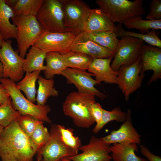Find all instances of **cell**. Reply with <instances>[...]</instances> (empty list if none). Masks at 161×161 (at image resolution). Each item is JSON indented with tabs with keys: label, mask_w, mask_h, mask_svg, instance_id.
Segmentation results:
<instances>
[{
	"label": "cell",
	"mask_w": 161,
	"mask_h": 161,
	"mask_svg": "<svg viewBox=\"0 0 161 161\" xmlns=\"http://www.w3.org/2000/svg\"><path fill=\"white\" fill-rule=\"evenodd\" d=\"M61 54L67 67L85 71L93 58L81 52L70 50Z\"/></svg>",
	"instance_id": "obj_27"
},
{
	"label": "cell",
	"mask_w": 161,
	"mask_h": 161,
	"mask_svg": "<svg viewBox=\"0 0 161 161\" xmlns=\"http://www.w3.org/2000/svg\"><path fill=\"white\" fill-rule=\"evenodd\" d=\"M141 73L144 74L147 70L154 71L148 84L161 78V48L143 44L140 52Z\"/></svg>",
	"instance_id": "obj_16"
},
{
	"label": "cell",
	"mask_w": 161,
	"mask_h": 161,
	"mask_svg": "<svg viewBox=\"0 0 161 161\" xmlns=\"http://www.w3.org/2000/svg\"><path fill=\"white\" fill-rule=\"evenodd\" d=\"M11 43L10 39L3 41L0 48V61L3 68L2 78L16 82L19 81L23 78L24 58L14 50Z\"/></svg>",
	"instance_id": "obj_8"
},
{
	"label": "cell",
	"mask_w": 161,
	"mask_h": 161,
	"mask_svg": "<svg viewBox=\"0 0 161 161\" xmlns=\"http://www.w3.org/2000/svg\"><path fill=\"white\" fill-rule=\"evenodd\" d=\"M61 75L66 79L68 84H73L78 89L79 93L91 95L103 100L106 96L95 87L99 84L92 78L93 75L85 71L67 67Z\"/></svg>",
	"instance_id": "obj_12"
},
{
	"label": "cell",
	"mask_w": 161,
	"mask_h": 161,
	"mask_svg": "<svg viewBox=\"0 0 161 161\" xmlns=\"http://www.w3.org/2000/svg\"><path fill=\"white\" fill-rule=\"evenodd\" d=\"M47 53L34 45L32 46L24 58L23 65L24 72L45 70L46 67L44 65V63Z\"/></svg>",
	"instance_id": "obj_22"
},
{
	"label": "cell",
	"mask_w": 161,
	"mask_h": 161,
	"mask_svg": "<svg viewBox=\"0 0 161 161\" xmlns=\"http://www.w3.org/2000/svg\"><path fill=\"white\" fill-rule=\"evenodd\" d=\"M112 58H94L89 65L87 70L95 77L99 84L104 82L117 84L118 71H114L111 67Z\"/></svg>",
	"instance_id": "obj_18"
},
{
	"label": "cell",
	"mask_w": 161,
	"mask_h": 161,
	"mask_svg": "<svg viewBox=\"0 0 161 161\" xmlns=\"http://www.w3.org/2000/svg\"><path fill=\"white\" fill-rule=\"evenodd\" d=\"M35 16L45 31L65 32L63 12L60 0H43Z\"/></svg>",
	"instance_id": "obj_7"
},
{
	"label": "cell",
	"mask_w": 161,
	"mask_h": 161,
	"mask_svg": "<svg viewBox=\"0 0 161 161\" xmlns=\"http://www.w3.org/2000/svg\"><path fill=\"white\" fill-rule=\"evenodd\" d=\"M58 126L63 141L78 154L79 148L81 146V142L78 137L74 135L73 129L66 128L64 126L60 125H58Z\"/></svg>",
	"instance_id": "obj_34"
},
{
	"label": "cell",
	"mask_w": 161,
	"mask_h": 161,
	"mask_svg": "<svg viewBox=\"0 0 161 161\" xmlns=\"http://www.w3.org/2000/svg\"><path fill=\"white\" fill-rule=\"evenodd\" d=\"M21 115L20 113L13 107L10 97L0 105V125L4 128L8 126Z\"/></svg>",
	"instance_id": "obj_32"
},
{
	"label": "cell",
	"mask_w": 161,
	"mask_h": 161,
	"mask_svg": "<svg viewBox=\"0 0 161 161\" xmlns=\"http://www.w3.org/2000/svg\"><path fill=\"white\" fill-rule=\"evenodd\" d=\"M86 37L100 45L115 52L119 39L114 32L104 31L87 32H82Z\"/></svg>",
	"instance_id": "obj_24"
},
{
	"label": "cell",
	"mask_w": 161,
	"mask_h": 161,
	"mask_svg": "<svg viewBox=\"0 0 161 161\" xmlns=\"http://www.w3.org/2000/svg\"><path fill=\"white\" fill-rule=\"evenodd\" d=\"M140 148L141 154L148 161H161V157L153 154L146 146L143 145H140Z\"/></svg>",
	"instance_id": "obj_38"
},
{
	"label": "cell",
	"mask_w": 161,
	"mask_h": 161,
	"mask_svg": "<svg viewBox=\"0 0 161 161\" xmlns=\"http://www.w3.org/2000/svg\"><path fill=\"white\" fill-rule=\"evenodd\" d=\"M144 42L141 39L132 37H121L110 65L112 69L118 71L121 66L130 65L136 61L140 57Z\"/></svg>",
	"instance_id": "obj_9"
},
{
	"label": "cell",
	"mask_w": 161,
	"mask_h": 161,
	"mask_svg": "<svg viewBox=\"0 0 161 161\" xmlns=\"http://www.w3.org/2000/svg\"><path fill=\"white\" fill-rule=\"evenodd\" d=\"M10 97L7 91L1 84H0V105L3 104Z\"/></svg>",
	"instance_id": "obj_39"
},
{
	"label": "cell",
	"mask_w": 161,
	"mask_h": 161,
	"mask_svg": "<svg viewBox=\"0 0 161 161\" xmlns=\"http://www.w3.org/2000/svg\"><path fill=\"white\" fill-rule=\"evenodd\" d=\"M127 112L126 119L119 129L100 138L105 143L109 145L115 143L140 145L141 136L133 125L131 110L128 109Z\"/></svg>",
	"instance_id": "obj_15"
},
{
	"label": "cell",
	"mask_w": 161,
	"mask_h": 161,
	"mask_svg": "<svg viewBox=\"0 0 161 161\" xmlns=\"http://www.w3.org/2000/svg\"><path fill=\"white\" fill-rule=\"evenodd\" d=\"M49 138L38 153L41 156V161H59L64 157H69L78 154L63 141L58 125H52Z\"/></svg>",
	"instance_id": "obj_10"
},
{
	"label": "cell",
	"mask_w": 161,
	"mask_h": 161,
	"mask_svg": "<svg viewBox=\"0 0 161 161\" xmlns=\"http://www.w3.org/2000/svg\"><path fill=\"white\" fill-rule=\"evenodd\" d=\"M37 161H41V157L40 156H37Z\"/></svg>",
	"instance_id": "obj_44"
},
{
	"label": "cell",
	"mask_w": 161,
	"mask_h": 161,
	"mask_svg": "<svg viewBox=\"0 0 161 161\" xmlns=\"http://www.w3.org/2000/svg\"><path fill=\"white\" fill-rule=\"evenodd\" d=\"M63 12L65 32L76 35L84 31V26L91 9L80 0H60Z\"/></svg>",
	"instance_id": "obj_6"
},
{
	"label": "cell",
	"mask_w": 161,
	"mask_h": 161,
	"mask_svg": "<svg viewBox=\"0 0 161 161\" xmlns=\"http://www.w3.org/2000/svg\"><path fill=\"white\" fill-rule=\"evenodd\" d=\"M95 96L73 92L66 97L63 104L64 114L72 118L78 127L89 128L95 121L90 111V106L96 102Z\"/></svg>",
	"instance_id": "obj_2"
},
{
	"label": "cell",
	"mask_w": 161,
	"mask_h": 161,
	"mask_svg": "<svg viewBox=\"0 0 161 161\" xmlns=\"http://www.w3.org/2000/svg\"><path fill=\"white\" fill-rule=\"evenodd\" d=\"M41 72L37 70L26 72L24 77L16 84L18 88L22 91L26 98L33 103L36 101V82Z\"/></svg>",
	"instance_id": "obj_28"
},
{
	"label": "cell",
	"mask_w": 161,
	"mask_h": 161,
	"mask_svg": "<svg viewBox=\"0 0 161 161\" xmlns=\"http://www.w3.org/2000/svg\"><path fill=\"white\" fill-rule=\"evenodd\" d=\"M70 50L81 52L93 58H113L115 53L86 37L82 32L76 35Z\"/></svg>",
	"instance_id": "obj_17"
},
{
	"label": "cell",
	"mask_w": 161,
	"mask_h": 161,
	"mask_svg": "<svg viewBox=\"0 0 161 161\" xmlns=\"http://www.w3.org/2000/svg\"><path fill=\"white\" fill-rule=\"evenodd\" d=\"M4 40V38L0 32V48L1 47Z\"/></svg>",
	"instance_id": "obj_41"
},
{
	"label": "cell",
	"mask_w": 161,
	"mask_h": 161,
	"mask_svg": "<svg viewBox=\"0 0 161 161\" xmlns=\"http://www.w3.org/2000/svg\"><path fill=\"white\" fill-rule=\"evenodd\" d=\"M103 108L101 105L96 102L92 104L90 106L91 114L96 124L100 123L103 114Z\"/></svg>",
	"instance_id": "obj_37"
},
{
	"label": "cell",
	"mask_w": 161,
	"mask_h": 161,
	"mask_svg": "<svg viewBox=\"0 0 161 161\" xmlns=\"http://www.w3.org/2000/svg\"><path fill=\"white\" fill-rule=\"evenodd\" d=\"M117 26L115 33L117 37L124 36L132 37L142 40L149 45L161 48V40L156 30H152L146 34H142L124 30L121 25Z\"/></svg>",
	"instance_id": "obj_29"
},
{
	"label": "cell",
	"mask_w": 161,
	"mask_h": 161,
	"mask_svg": "<svg viewBox=\"0 0 161 161\" xmlns=\"http://www.w3.org/2000/svg\"><path fill=\"white\" fill-rule=\"evenodd\" d=\"M45 61L46 69L44 71L45 78L53 79L56 75H61L66 67L62 55L56 52L47 53Z\"/></svg>",
	"instance_id": "obj_25"
},
{
	"label": "cell",
	"mask_w": 161,
	"mask_h": 161,
	"mask_svg": "<svg viewBox=\"0 0 161 161\" xmlns=\"http://www.w3.org/2000/svg\"><path fill=\"white\" fill-rule=\"evenodd\" d=\"M117 26L99 8L91 9L84 26V31L115 32Z\"/></svg>",
	"instance_id": "obj_19"
},
{
	"label": "cell",
	"mask_w": 161,
	"mask_h": 161,
	"mask_svg": "<svg viewBox=\"0 0 161 161\" xmlns=\"http://www.w3.org/2000/svg\"><path fill=\"white\" fill-rule=\"evenodd\" d=\"M0 82L9 93L13 107L21 115H29L40 120L51 123L47 115L51 110L48 105L40 106L35 104L24 96L15 82L9 79L1 78Z\"/></svg>",
	"instance_id": "obj_5"
},
{
	"label": "cell",
	"mask_w": 161,
	"mask_h": 161,
	"mask_svg": "<svg viewBox=\"0 0 161 161\" xmlns=\"http://www.w3.org/2000/svg\"><path fill=\"white\" fill-rule=\"evenodd\" d=\"M140 56L135 62L121 66L118 71L117 83L126 101L130 95L140 88L145 75L141 73Z\"/></svg>",
	"instance_id": "obj_11"
},
{
	"label": "cell",
	"mask_w": 161,
	"mask_h": 161,
	"mask_svg": "<svg viewBox=\"0 0 161 161\" xmlns=\"http://www.w3.org/2000/svg\"><path fill=\"white\" fill-rule=\"evenodd\" d=\"M36 153L35 145L16 120L3 128L0 135L1 161H33Z\"/></svg>",
	"instance_id": "obj_1"
},
{
	"label": "cell",
	"mask_w": 161,
	"mask_h": 161,
	"mask_svg": "<svg viewBox=\"0 0 161 161\" xmlns=\"http://www.w3.org/2000/svg\"><path fill=\"white\" fill-rule=\"evenodd\" d=\"M95 2L114 24L121 25L130 19L145 13L143 0H97Z\"/></svg>",
	"instance_id": "obj_3"
},
{
	"label": "cell",
	"mask_w": 161,
	"mask_h": 161,
	"mask_svg": "<svg viewBox=\"0 0 161 161\" xmlns=\"http://www.w3.org/2000/svg\"><path fill=\"white\" fill-rule=\"evenodd\" d=\"M149 12L145 17L146 20L161 19V0H152L149 5Z\"/></svg>",
	"instance_id": "obj_36"
},
{
	"label": "cell",
	"mask_w": 161,
	"mask_h": 161,
	"mask_svg": "<svg viewBox=\"0 0 161 161\" xmlns=\"http://www.w3.org/2000/svg\"><path fill=\"white\" fill-rule=\"evenodd\" d=\"M76 36L69 32H51L45 31L34 45L46 52H56L61 54L70 50V47Z\"/></svg>",
	"instance_id": "obj_13"
},
{
	"label": "cell",
	"mask_w": 161,
	"mask_h": 161,
	"mask_svg": "<svg viewBox=\"0 0 161 161\" xmlns=\"http://www.w3.org/2000/svg\"><path fill=\"white\" fill-rule=\"evenodd\" d=\"M82 153L68 157L71 161H112L110 145L101 138L92 136L89 143L81 145Z\"/></svg>",
	"instance_id": "obj_14"
},
{
	"label": "cell",
	"mask_w": 161,
	"mask_h": 161,
	"mask_svg": "<svg viewBox=\"0 0 161 161\" xmlns=\"http://www.w3.org/2000/svg\"><path fill=\"white\" fill-rule=\"evenodd\" d=\"M49 137V132L42 123L37 126L29 138L35 147L38 153L46 145Z\"/></svg>",
	"instance_id": "obj_33"
},
{
	"label": "cell",
	"mask_w": 161,
	"mask_h": 161,
	"mask_svg": "<svg viewBox=\"0 0 161 161\" xmlns=\"http://www.w3.org/2000/svg\"><path fill=\"white\" fill-rule=\"evenodd\" d=\"M16 120L20 129L29 137L39 124L44 122L28 114L21 115Z\"/></svg>",
	"instance_id": "obj_35"
},
{
	"label": "cell",
	"mask_w": 161,
	"mask_h": 161,
	"mask_svg": "<svg viewBox=\"0 0 161 161\" xmlns=\"http://www.w3.org/2000/svg\"><path fill=\"white\" fill-rule=\"evenodd\" d=\"M138 148L137 144L134 143L112 144L110 145L112 160L113 161H148L135 154Z\"/></svg>",
	"instance_id": "obj_20"
},
{
	"label": "cell",
	"mask_w": 161,
	"mask_h": 161,
	"mask_svg": "<svg viewBox=\"0 0 161 161\" xmlns=\"http://www.w3.org/2000/svg\"><path fill=\"white\" fill-rule=\"evenodd\" d=\"M43 0H5L12 10L14 16L30 15L35 16Z\"/></svg>",
	"instance_id": "obj_23"
},
{
	"label": "cell",
	"mask_w": 161,
	"mask_h": 161,
	"mask_svg": "<svg viewBox=\"0 0 161 161\" xmlns=\"http://www.w3.org/2000/svg\"><path fill=\"white\" fill-rule=\"evenodd\" d=\"M3 68L2 64L0 61V78H2Z\"/></svg>",
	"instance_id": "obj_40"
},
{
	"label": "cell",
	"mask_w": 161,
	"mask_h": 161,
	"mask_svg": "<svg viewBox=\"0 0 161 161\" xmlns=\"http://www.w3.org/2000/svg\"><path fill=\"white\" fill-rule=\"evenodd\" d=\"M4 127L0 125V135Z\"/></svg>",
	"instance_id": "obj_43"
},
{
	"label": "cell",
	"mask_w": 161,
	"mask_h": 161,
	"mask_svg": "<svg viewBox=\"0 0 161 161\" xmlns=\"http://www.w3.org/2000/svg\"><path fill=\"white\" fill-rule=\"evenodd\" d=\"M14 16L12 10L5 0H0V32L4 40L16 38V27L10 21Z\"/></svg>",
	"instance_id": "obj_21"
},
{
	"label": "cell",
	"mask_w": 161,
	"mask_h": 161,
	"mask_svg": "<svg viewBox=\"0 0 161 161\" xmlns=\"http://www.w3.org/2000/svg\"><path fill=\"white\" fill-rule=\"evenodd\" d=\"M37 80L38 86L36 99L37 105L44 106L49 97L58 96V92L54 87L53 79H46L39 75Z\"/></svg>",
	"instance_id": "obj_26"
},
{
	"label": "cell",
	"mask_w": 161,
	"mask_h": 161,
	"mask_svg": "<svg viewBox=\"0 0 161 161\" xmlns=\"http://www.w3.org/2000/svg\"><path fill=\"white\" fill-rule=\"evenodd\" d=\"M127 116V112L122 111L120 107H115L110 111L103 109L100 122L96 124L92 131L95 134H97L105 125L112 121L123 123L126 119Z\"/></svg>",
	"instance_id": "obj_31"
},
{
	"label": "cell",
	"mask_w": 161,
	"mask_h": 161,
	"mask_svg": "<svg viewBox=\"0 0 161 161\" xmlns=\"http://www.w3.org/2000/svg\"><path fill=\"white\" fill-rule=\"evenodd\" d=\"M17 29L16 39L19 55L23 58L27 50L45 31L35 16L23 15L11 18Z\"/></svg>",
	"instance_id": "obj_4"
},
{
	"label": "cell",
	"mask_w": 161,
	"mask_h": 161,
	"mask_svg": "<svg viewBox=\"0 0 161 161\" xmlns=\"http://www.w3.org/2000/svg\"><path fill=\"white\" fill-rule=\"evenodd\" d=\"M141 16L130 19L123 24L128 29H135L142 34H146L152 30L161 29V19L155 20H144Z\"/></svg>",
	"instance_id": "obj_30"
},
{
	"label": "cell",
	"mask_w": 161,
	"mask_h": 161,
	"mask_svg": "<svg viewBox=\"0 0 161 161\" xmlns=\"http://www.w3.org/2000/svg\"><path fill=\"white\" fill-rule=\"evenodd\" d=\"M59 161H71L68 157H64L61 159Z\"/></svg>",
	"instance_id": "obj_42"
}]
</instances>
